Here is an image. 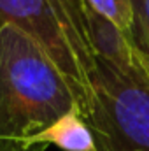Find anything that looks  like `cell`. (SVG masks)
<instances>
[{"label":"cell","mask_w":149,"mask_h":151,"mask_svg":"<svg viewBox=\"0 0 149 151\" xmlns=\"http://www.w3.org/2000/svg\"><path fill=\"white\" fill-rule=\"evenodd\" d=\"M88 39L95 58L111 62L114 65H132L133 63V44L126 32L117 28L112 21L93 11L82 2Z\"/></svg>","instance_id":"4"},{"label":"cell","mask_w":149,"mask_h":151,"mask_svg":"<svg viewBox=\"0 0 149 151\" xmlns=\"http://www.w3.org/2000/svg\"><path fill=\"white\" fill-rule=\"evenodd\" d=\"M133 58H135V63L144 70V74L149 77V53L142 51V49H137L133 46Z\"/></svg>","instance_id":"8"},{"label":"cell","mask_w":149,"mask_h":151,"mask_svg":"<svg viewBox=\"0 0 149 151\" xmlns=\"http://www.w3.org/2000/svg\"><path fill=\"white\" fill-rule=\"evenodd\" d=\"M133 25L128 37L137 49L149 53V0H132Z\"/></svg>","instance_id":"7"},{"label":"cell","mask_w":149,"mask_h":151,"mask_svg":"<svg viewBox=\"0 0 149 151\" xmlns=\"http://www.w3.org/2000/svg\"><path fill=\"white\" fill-rule=\"evenodd\" d=\"M72 109L70 84L46 51L18 28L0 27V151H28L34 135Z\"/></svg>","instance_id":"1"},{"label":"cell","mask_w":149,"mask_h":151,"mask_svg":"<svg viewBox=\"0 0 149 151\" xmlns=\"http://www.w3.org/2000/svg\"><path fill=\"white\" fill-rule=\"evenodd\" d=\"M88 7L112 21L123 32H130L133 25V7L132 0H82Z\"/></svg>","instance_id":"6"},{"label":"cell","mask_w":149,"mask_h":151,"mask_svg":"<svg viewBox=\"0 0 149 151\" xmlns=\"http://www.w3.org/2000/svg\"><path fill=\"white\" fill-rule=\"evenodd\" d=\"M93 104L86 121L95 151H149V77L135 63L95 58Z\"/></svg>","instance_id":"3"},{"label":"cell","mask_w":149,"mask_h":151,"mask_svg":"<svg viewBox=\"0 0 149 151\" xmlns=\"http://www.w3.org/2000/svg\"><path fill=\"white\" fill-rule=\"evenodd\" d=\"M11 25L32 37L70 84L84 118L93 104L95 56L82 0H0V27Z\"/></svg>","instance_id":"2"},{"label":"cell","mask_w":149,"mask_h":151,"mask_svg":"<svg viewBox=\"0 0 149 151\" xmlns=\"http://www.w3.org/2000/svg\"><path fill=\"white\" fill-rule=\"evenodd\" d=\"M49 146L63 151H95L93 135L77 109L63 114L27 142L28 151H46Z\"/></svg>","instance_id":"5"}]
</instances>
